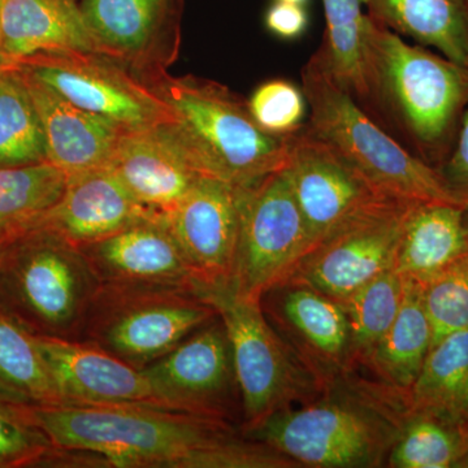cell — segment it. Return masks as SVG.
Listing matches in <instances>:
<instances>
[{
    "label": "cell",
    "mask_w": 468,
    "mask_h": 468,
    "mask_svg": "<svg viewBox=\"0 0 468 468\" xmlns=\"http://www.w3.org/2000/svg\"><path fill=\"white\" fill-rule=\"evenodd\" d=\"M26 406L72 463L120 468H221L241 430L218 419L144 406Z\"/></svg>",
    "instance_id": "cell-1"
},
{
    "label": "cell",
    "mask_w": 468,
    "mask_h": 468,
    "mask_svg": "<svg viewBox=\"0 0 468 468\" xmlns=\"http://www.w3.org/2000/svg\"><path fill=\"white\" fill-rule=\"evenodd\" d=\"M409 411L408 390L356 378L353 371L311 401L280 410L242 433L298 467H387Z\"/></svg>",
    "instance_id": "cell-2"
},
{
    "label": "cell",
    "mask_w": 468,
    "mask_h": 468,
    "mask_svg": "<svg viewBox=\"0 0 468 468\" xmlns=\"http://www.w3.org/2000/svg\"><path fill=\"white\" fill-rule=\"evenodd\" d=\"M368 101L366 111L396 126L399 141L439 168L448 158L468 106V67L381 26L363 27Z\"/></svg>",
    "instance_id": "cell-3"
},
{
    "label": "cell",
    "mask_w": 468,
    "mask_h": 468,
    "mask_svg": "<svg viewBox=\"0 0 468 468\" xmlns=\"http://www.w3.org/2000/svg\"><path fill=\"white\" fill-rule=\"evenodd\" d=\"M137 76L171 110L169 124L203 176L239 187L288 163L291 135L261 131L248 101L227 86L199 77H174L167 70Z\"/></svg>",
    "instance_id": "cell-4"
},
{
    "label": "cell",
    "mask_w": 468,
    "mask_h": 468,
    "mask_svg": "<svg viewBox=\"0 0 468 468\" xmlns=\"http://www.w3.org/2000/svg\"><path fill=\"white\" fill-rule=\"evenodd\" d=\"M302 89L309 104L306 128L331 144L378 192L399 201L458 205L437 169L378 124L315 52L302 68Z\"/></svg>",
    "instance_id": "cell-5"
},
{
    "label": "cell",
    "mask_w": 468,
    "mask_h": 468,
    "mask_svg": "<svg viewBox=\"0 0 468 468\" xmlns=\"http://www.w3.org/2000/svg\"><path fill=\"white\" fill-rule=\"evenodd\" d=\"M100 284L79 246L39 223L5 250L0 263V309L33 335L81 340Z\"/></svg>",
    "instance_id": "cell-6"
},
{
    "label": "cell",
    "mask_w": 468,
    "mask_h": 468,
    "mask_svg": "<svg viewBox=\"0 0 468 468\" xmlns=\"http://www.w3.org/2000/svg\"><path fill=\"white\" fill-rule=\"evenodd\" d=\"M192 291L226 326L241 396V432L323 392L324 385L271 325L260 301L239 294L229 282H193Z\"/></svg>",
    "instance_id": "cell-7"
},
{
    "label": "cell",
    "mask_w": 468,
    "mask_h": 468,
    "mask_svg": "<svg viewBox=\"0 0 468 468\" xmlns=\"http://www.w3.org/2000/svg\"><path fill=\"white\" fill-rule=\"evenodd\" d=\"M215 318L189 286L101 282L81 341L144 368Z\"/></svg>",
    "instance_id": "cell-8"
},
{
    "label": "cell",
    "mask_w": 468,
    "mask_h": 468,
    "mask_svg": "<svg viewBox=\"0 0 468 468\" xmlns=\"http://www.w3.org/2000/svg\"><path fill=\"white\" fill-rule=\"evenodd\" d=\"M239 241L230 285L243 297L261 295L292 275L314 248L282 169L237 187Z\"/></svg>",
    "instance_id": "cell-9"
},
{
    "label": "cell",
    "mask_w": 468,
    "mask_h": 468,
    "mask_svg": "<svg viewBox=\"0 0 468 468\" xmlns=\"http://www.w3.org/2000/svg\"><path fill=\"white\" fill-rule=\"evenodd\" d=\"M14 66L79 109L112 120L125 131L174 122L167 104L133 70L101 52H48Z\"/></svg>",
    "instance_id": "cell-10"
},
{
    "label": "cell",
    "mask_w": 468,
    "mask_h": 468,
    "mask_svg": "<svg viewBox=\"0 0 468 468\" xmlns=\"http://www.w3.org/2000/svg\"><path fill=\"white\" fill-rule=\"evenodd\" d=\"M412 203L385 199L360 212L314 246L284 282L309 286L337 302L349 297L392 270Z\"/></svg>",
    "instance_id": "cell-11"
},
{
    "label": "cell",
    "mask_w": 468,
    "mask_h": 468,
    "mask_svg": "<svg viewBox=\"0 0 468 468\" xmlns=\"http://www.w3.org/2000/svg\"><path fill=\"white\" fill-rule=\"evenodd\" d=\"M143 369L165 410L232 423L241 408L232 346L218 315Z\"/></svg>",
    "instance_id": "cell-12"
},
{
    "label": "cell",
    "mask_w": 468,
    "mask_h": 468,
    "mask_svg": "<svg viewBox=\"0 0 468 468\" xmlns=\"http://www.w3.org/2000/svg\"><path fill=\"white\" fill-rule=\"evenodd\" d=\"M286 180L302 212L314 246L360 212L393 199L375 189L306 125L289 137Z\"/></svg>",
    "instance_id": "cell-13"
},
{
    "label": "cell",
    "mask_w": 468,
    "mask_h": 468,
    "mask_svg": "<svg viewBox=\"0 0 468 468\" xmlns=\"http://www.w3.org/2000/svg\"><path fill=\"white\" fill-rule=\"evenodd\" d=\"M260 302L271 325L324 388L356 371L349 322L337 301L286 282L268 289Z\"/></svg>",
    "instance_id": "cell-14"
},
{
    "label": "cell",
    "mask_w": 468,
    "mask_h": 468,
    "mask_svg": "<svg viewBox=\"0 0 468 468\" xmlns=\"http://www.w3.org/2000/svg\"><path fill=\"white\" fill-rule=\"evenodd\" d=\"M80 7L98 52L135 75L177 60L184 0H81Z\"/></svg>",
    "instance_id": "cell-15"
},
{
    "label": "cell",
    "mask_w": 468,
    "mask_h": 468,
    "mask_svg": "<svg viewBox=\"0 0 468 468\" xmlns=\"http://www.w3.org/2000/svg\"><path fill=\"white\" fill-rule=\"evenodd\" d=\"M36 341L63 403L165 409L143 368L86 341L48 335Z\"/></svg>",
    "instance_id": "cell-16"
},
{
    "label": "cell",
    "mask_w": 468,
    "mask_h": 468,
    "mask_svg": "<svg viewBox=\"0 0 468 468\" xmlns=\"http://www.w3.org/2000/svg\"><path fill=\"white\" fill-rule=\"evenodd\" d=\"M163 218L189 263L193 282H230L239 241L236 186L202 176Z\"/></svg>",
    "instance_id": "cell-17"
},
{
    "label": "cell",
    "mask_w": 468,
    "mask_h": 468,
    "mask_svg": "<svg viewBox=\"0 0 468 468\" xmlns=\"http://www.w3.org/2000/svg\"><path fill=\"white\" fill-rule=\"evenodd\" d=\"M110 168L144 207L165 215L202 177L169 122L125 131Z\"/></svg>",
    "instance_id": "cell-18"
},
{
    "label": "cell",
    "mask_w": 468,
    "mask_h": 468,
    "mask_svg": "<svg viewBox=\"0 0 468 468\" xmlns=\"http://www.w3.org/2000/svg\"><path fill=\"white\" fill-rule=\"evenodd\" d=\"M79 248L101 282L192 288V270L163 215Z\"/></svg>",
    "instance_id": "cell-19"
},
{
    "label": "cell",
    "mask_w": 468,
    "mask_h": 468,
    "mask_svg": "<svg viewBox=\"0 0 468 468\" xmlns=\"http://www.w3.org/2000/svg\"><path fill=\"white\" fill-rule=\"evenodd\" d=\"M110 167L68 176L60 201L42 224L77 246L101 241L144 218L155 217Z\"/></svg>",
    "instance_id": "cell-20"
},
{
    "label": "cell",
    "mask_w": 468,
    "mask_h": 468,
    "mask_svg": "<svg viewBox=\"0 0 468 468\" xmlns=\"http://www.w3.org/2000/svg\"><path fill=\"white\" fill-rule=\"evenodd\" d=\"M27 80L41 117L48 162L67 176L110 167L125 129Z\"/></svg>",
    "instance_id": "cell-21"
},
{
    "label": "cell",
    "mask_w": 468,
    "mask_h": 468,
    "mask_svg": "<svg viewBox=\"0 0 468 468\" xmlns=\"http://www.w3.org/2000/svg\"><path fill=\"white\" fill-rule=\"evenodd\" d=\"M0 48L12 66L48 52H98L77 0H5Z\"/></svg>",
    "instance_id": "cell-22"
},
{
    "label": "cell",
    "mask_w": 468,
    "mask_h": 468,
    "mask_svg": "<svg viewBox=\"0 0 468 468\" xmlns=\"http://www.w3.org/2000/svg\"><path fill=\"white\" fill-rule=\"evenodd\" d=\"M464 207L445 202H415L403 221L393 270L424 284L468 255Z\"/></svg>",
    "instance_id": "cell-23"
},
{
    "label": "cell",
    "mask_w": 468,
    "mask_h": 468,
    "mask_svg": "<svg viewBox=\"0 0 468 468\" xmlns=\"http://www.w3.org/2000/svg\"><path fill=\"white\" fill-rule=\"evenodd\" d=\"M367 15L418 45L468 67V7L464 0H366Z\"/></svg>",
    "instance_id": "cell-24"
},
{
    "label": "cell",
    "mask_w": 468,
    "mask_h": 468,
    "mask_svg": "<svg viewBox=\"0 0 468 468\" xmlns=\"http://www.w3.org/2000/svg\"><path fill=\"white\" fill-rule=\"evenodd\" d=\"M403 280L405 288L399 314L363 366L371 368L381 383L409 390L432 347V329L424 310L420 285Z\"/></svg>",
    "instance_id": "cell-25"
},
{
    "label": "cell",
    "mask_w": 468,
    "mask_h": 468,
    "mask_svg": "<svg viewBox=\"0 0 468 468\" xmlns=\"http://www.w3.org/2000/svg\"><path fill=\"white\" fill-rule=\"evenodd\" d=\"M0 399L17 405H60L36 335L0 309Z\"/></svg>",
    "instance_id": "cell-26"
},
{
    "label": "cell",
    "mask_w": 468,
    "mask_h": 468,
    "mask_svg": "<svg viewBox=\"0 0 468 468\" xmlns=\"http://www.w3.org/2000/svg\"><path fill=\"white\" fill-rule=\"evenodd\" d=\"M467 451L468 420L410 408L387 467L458 468Z\"/></svg>",
    "instance_id": "cell-27"
},
{
    "label": "cell",
    "mask_w": 468,
    "mask_h": 468,
    "mask_svg": "<svg viewBox=\"0 0 468 468\" xmlns=\"http://www.w3.org/2000/svg\"><path fill=\"white\" fill-rule=\"evenodd\" d=\"M408 397L412 410L468 420V328L431 347Z\"/></svg>",
    "instance_id": "cell-28"
},
{
    "label": "cell",
    "mask_w": 468,
    "mask_h": 468,
    "mask_svg": "<svg viewBox=\"0 0 468 468\" xmlns=\"http://www.w3.org/2000/svg\"><path fill=\"white\" fill-rule=\"evenodd\" d=\"M67 180L50 162L0 167V239L38 226L60 201Z\"/></svg>",
    "instance_id": "cell-29"
},
{
    "label": "cell",
    "mask_w": 468,
    "mask_h": 468,
    "mask_svg": "<svg viewBox=\"0 0 468 468\" xmlns=\"http://www.w3.org/2000/svg\"><path fill=\"white\" fill-rule=\"evenodd\" d=\"M48 162L38 110L26 75L16 66L0 70V167Z\"/></svg>",
    "instance_id": "cell-30"
},
{
    "label": "cell",
    "mask_w": 468,
    "mask_h": 468,
    "mask_svg": "<svg viewBox=\"0 0 468 468\" xmlns=\"http://www.w3.org/2000/svg\"><path fill=\"white\" fill-rule=\"evenodd\" d=\"M366 0H323L325 33L315 54L363 109L368 101L363 27Z\"/></svg>",
    "instance_id": "cell-31"
},
{
    "label": "cell",
    "mask_w": 468,
    "mask_h": 468,
    "mask_svg": "<svg viewBox=\"0 0 468 468\" xmlns=\"http://www.w3.org/2000/svg\"><path fill=\"white\" fill-rule=\"evenodd\" d=\"M405 280L388 270L338 303L349 322L351 346L356 366L365 365L401 307Z\"/></svg>",
    "instance_id": "cell-32"
},
{
    "label": "cell",
    "mask_w": 468,
    "mask_h": 468,
    "mask_svg": "<svg viewBox=\"0 0 468 468\" xmlns=\"http://www.w3.org/2000/svg\"><path fill=\"white\" fill-rule=\"evenodd\" d=\"M420 285V284H419ZM432 346L468 328V255L420 285Z\"/></svg>",
    "instance_id": "cell-33"
},
{
    "label": "cell",
    "mask_w": 468,
    "mask_h": 468,
    "mask_svg": "<svg viewBox=\"0 0 468 468\" xmlns=\"http://www.w3.org/2000/svg\"><path fill=\"white\" fill-rule=\"evenodd\" d=\"M252 119L266 133L288 137L306 125L309 104L302 86L284 79L263 82L248 100Z\"/></svg>",
    "instance_id": "cell-34"
},
{
    "label": "cell",
    "mask_w": 468,
    "mask_h": 468,
    "mask_svg": "<svg viewBox=\"0 0 468 468\" xmlns=\"http://www.w3.org/2000/svg\"><path fill=\"white\" fill-rule=\"evenodd\" d=\"M54 445L27 415L26 406L0 399V468L36 466Z\"/></svg>",
    "instance_id": "cell-35"
},
{
    "label": "cell",
    "mask_w": 468,
    "mask_h": 468,
    "mask_svg": "<svg viewBox=\"0 0 468 468\" xmlns=\"http://www.w3.org/2000/svg\"><path fill=\"white\" fill-rule=\"evenodd\" d=\"M452 198L462 207L468 206V106L462 116L454 146L437 168Z\"/></svg>",
    "instance_id": "cell-36"
},
{
    "label": "cell",
    "mask_w": 468,
    "mask_h": 468,
    "mask_svg": "<svg viewBox=\"0 0 468 468\" xmlns=\"http://www.w3.org/2000/svg\"><path fill=\"white\" fill-rule=\"evenodd\" d=\"M309 24L310 17L306 5L275 0L264 15V26L268 32L282 41H295L301 38L307 32Z\"/></svg>",
    "instance_id": "cell-37"
},
{
    "label": "cell",
    "mask_w": 468,
    "mask_h": 468,
    "mask_svg": "<svg viewBox=\"0 0 468 468\" xmlns=\"http://www.w3.org/2000/svg\"><path fill=\"white\" fill-rule=\"evenodd\" d=\"M20 234H17V236H20ZM17 236L7 237V239H0V263H2L3 257H5V250H7L9 243L14 241V239H16Z\"/></svg>",
    "instance_id": "cell-38"
},
{
    "label": "cell",
    "mask_w": 468,
    "mask_h": 468,
    "mask_svg": "<svg viewBox=\"0 0 468 468\" xmlns=\"http://www.w3.org/2000/svg\"><path fill=\"white\" fill-rule=\"evenodd\" d=\"M9 66H12V64L9 63L8 58L5 57L2 48H0V70L5 69V67Z\"/></svg>",
    "instance_id": "cell-39"
},
{
    "label": "cell",
    "mask_w": 468,
    "mask_h": 468,
    "mask_svg": "<svg viewBox=\"0 0 468 468\" xmlns=\"http://www.w3.org/2000/svg\"><path fill=\"white\" fill-rule=\"evenodd\" d=\"M277 2L292 3V5H307L310 0H277Z\"/></svg>",
    "instance_id": "cell-40"
},
{
    "label": "cell",
    "mask_w": 468,
    "mask_h": 468,
    "mask_svg": "<svg viewBox=\"0 0 468 468\" xmlns=\"http://www.w3.org/2000/svg\"><path fill=\"white\" fill-rule=\"evenodd\" d=\"M463 218H464V228H466L467 241H468V206H467V207H464Z\"/></svg>",
    "instance_id": "cell-41"
},
{
    "label": "cell",
    "mask_w": 468,
    "mask_h": 468,
    "mask_svg": "<svg viewBox=\"0 0 468 468\" xmlns=\"http://www.w3.org/2000/svg\"><path fill=\"white\" fill-rule=\"evenodd\" d=\"M458 468H468V451H467L466 454H464V457L462 458L460 467H458Z\"/></svg>",
    "instance_id": "cell-42"
},
{
    "label": "cell",
    "mask_w": 468,
    "mask_h": 468,
    "mask_svg": "<svg viewBox=\"0 0 468 468\" xmlns=\"http://www.w3.org/2000/svg\"><path fill=\"white\" fill-rule=\"evenodd\" d=\"M3 2H5V0H0V7H2Z\"/></svg>",
    "instance_id": "cell-43"
},
{
    "label": "cell",
    "mask_w": 468,
    "mask_h": 468,
    "mask_svg": "<svg viewBox=\"0 0 468 468\" xmlns=\"http://www.w3.org/2000/svg\"><path fill=\"white\" fill-rule=\"evenodd\" d=\"M464 2H466L467 7H468V0H464Z\"/></svg>",
    "instance_id": "cell-44"
}]
</instances>
